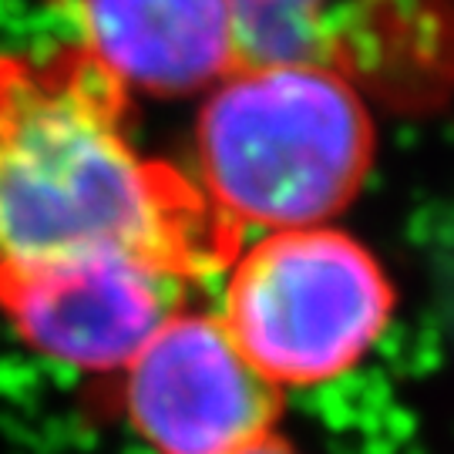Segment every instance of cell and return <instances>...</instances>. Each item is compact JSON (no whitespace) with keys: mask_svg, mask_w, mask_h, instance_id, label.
Segmentation results:
<instances>
[{"mask_svg":"<svg viewBox=\"0 0 454 454\" xmlns=\"http://www.w3.org/2000/svg\"><path fill=\"white\" fill-rule=\"evenodd\" d=\"M118 404L155 454H236L276 434L283 394L219 313H172L121 373Z\"/></svg>","mask_w":454,"mask_h":454,"instance_id":"cell-4","label":"cell"},{"mask_svg":"<svg viewBox=\"0 0 454 454\" xmlns=\"http://www.w3.org/2000/svg\"><path fill=\"white\" fill-rule=\"evenodd\" d=\"M78 24L131 95H209L246 65L236 0H78Z\"/></svg>","mask_w":454,"mask_h":454,"instance_id":"cell-6","label":"cell"},{"mask_svg":"<svg viewBox=\"0 0 454 454\" xmlns=\"http://www.w3.org/2000/svg\"><path fill=\"white\" fill-rule=\"evenodd\" d=\"M185 283L114 256L0 270V320L31 354L82 373H121L185 307Z\"/></svg>","mask_w":454,"mask_h":454,"instance_id":"cell-5","label":"cell"},{"mask_svg":"<svg viewBox=\"0 0 454 454\" xmlns=\"http://www.w3.org/2000/svg\"><path fill=\"white\" fill-rule=\"evenodd\" d=\"M239 229L182 165L131 135V91L74 44L0 51V270L114 256L195 286Z\"/></svg>","mask_w":454,"mask_h":454,"instance_id":"cell-1","label":"cell"},{"mask_svg":"<svg viewBox=\"0 0 454 454\" xmlns=\"http://www.w3.org/2000/svg\"><path fill=\"white\" fill-rule=\"evenodd\" d=\"M397 290L371 246L337 226L279 229L226 270L223 324L279 390L357 371L384 340Z\"/></svg>","mask_w":454,"mask_h":454,"instance_id":"cell-3","label":"cell"},{"mask_svg":"<svg viewBox=\"0 0 454 454\" xmlns=\"http://www.w3.org/2000/svg\"><path fill=\"white\" fill-rule=\"evenodd\" d=\"M324 0H236L246 65L313 58V17Z\"/></svg>","mask_w":454,"mask_h":454,"instance_id":"cell-7","label":"cell"},{"mask_svg":"<svg viewBox=\"0 0 454 454\" xmlns=\"http://www.w3.org/2000/svg\"><path fill=\"white\" fill-rule=\"evenodd\" d=\"M373 121L317 58L253 61L212 88L195 121V179L232 226H330L371 176Z\"/></svg>","mask_w":454,"mask_h":454,"instance_id":"cell-2","label":"cell"},{"mask_svg":"<svg viewBox=\"0 0 454 454\" xmlns=\"http://www.w3.org/2000/svg\"><path fill=\"white\" fill-rule=\"evenodd\" d=\"M236 454H300L293 448L290 438H283L279 431L270 434V438H262L260 444H253V448H246V451H236Z\"/></svg>","mask_w":454,"mask_h":454,"instance_id":"cell-8","label":"cell"}]
</instances>
